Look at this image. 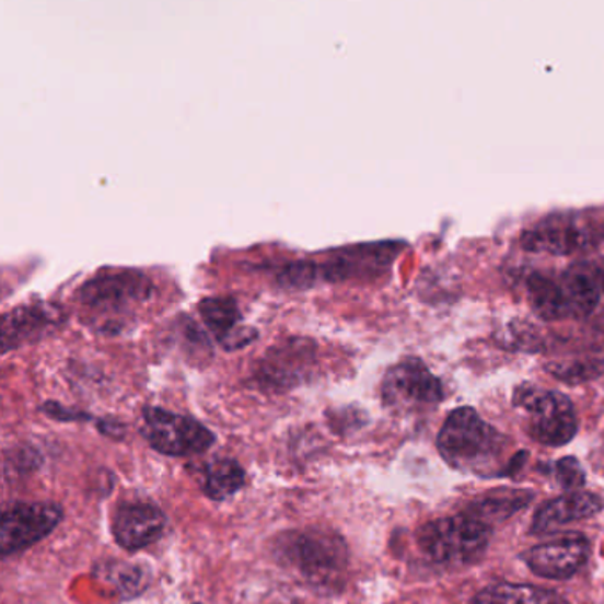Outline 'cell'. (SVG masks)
I'll return each instance as SVG.
<instances>
[{
	"label": "cell",
	"instance_id": "52a82bcc",
	"mask_svg": "<svg viewBox=\"0 0 604 604\" xmlns=\"http://www.w3.org/2000/svg\"><path fill=\"white\" fill-rule=\"evenodd\" d=\"M153 282L136 270L103 271L79 289L77 298L85 311L105 320L103 326H117V320L153 297Z\"/></svg>",
	"mask_w": 604,
	"mask_h": 604
},
{
	"label": "cell",
	"instance_id": "ba28073f",
	"mask_svg": "<svg viewBox=\"0 0 604 604\" xmlns=\"http://www.w3.org/2000/svg\"><path fill=\"white\" fill-rule=\"evenodd\" d=\"M512 403L525 414L528 437L541 445H566L577 437V411L571 399L560 392L521 385L514 392Z\"/></svg>",
	"mask_w": 604,
	"mask_h": 604
},
{
	"label": "cell",
	"instance_id": "7c38bea8",
	"mask_svg": "<svg viewBox=\"0 0 604 604\" xmlns=\"http://www.w3.org/2000/svg\"><path fill=\"white\" fill-rule=\"evenodd\" d=\"M591 555L589 541L581 535H566L528 549L523 558L534 574L546 580H568L585 568Z\"/></svg>",
	"mask_w": 604,
	"mask_h": 604
},
{
	"label": "cell",
	"instance_id": "4fadbf2b",
	"mask_svg": "<svg viewBox=\"0 0 604 604\" xmlns=\"http://www.w3.org/2000/svg\"><path fill=\"white\" fill-rule=\"evenodd\" d=\"M165 514L148 502L121 503L114 512L112 532L117 544L128 551L156 543L165 531Z\"/></svg>",
	"mask_w": 604,
	"mask_h": 604
},
{
	"label": "cell",
	"instance_id": "7402d4cb",
	"mask_svg": "<svg viewBox=\"0 0 604 604\" xmlns=\"http://www.w3.org/2000/svg\"><path fill=\"white\" fill-rule=\"evenodd\" d=\"M557 479L566 489V493L580 491L585 486V469L581 468L580 463L574 457H562L557 461Z\"/></svg>",
	"mask_w": 604,
	"mask_h": 604
},
{
	"label": "cell",
	"instance_id": "9c48e42d",
	"mask_svg": "<svg viewBox=\"0 0 604 604\" xmlns=\"http://www.w3.org/2000/svg\"><path fill=\"white\" fill-rule=\"evenodd\" d=\"M140 432L154 451L165 456H197L214 443L213 432L202 423L162 408L144 409Z\"/></svg>",
	"mask_w": 604,
	"mask_h": 604
},
{
	"label": "cell",
	"instance_id": "603a6c76",
	"mask_svg": "<svg viewBox=\"0 0 604 604\" xmlns=\"http://www.w3.org/2000/svg\"><path fill=\"white\" fill-rule=\"evenodd\" d=\"M43 409H45V414L50 415V417H54L56 420H88V415L84 414H74V411H71V409L62 408L61 405H57V403H47V405L43 406Z\"/></svg>",
	"mask_w": 604,
	"mask_h": 604
},
{
	"label": "cell",
	"instance_id": "8992f818",
	"mask_svg": "<svg viewBox=\"0 0 604 604\" xmlns=\"http://www.w3.org/2000/svg\"><path fill=\"white\" fill-rule=\"evenodd\" d=\"M604 243V214L601 211H564L544 217L521 236L526 251L551 256H574L594 251Z\"/></svg>",
	"mask_w": 604,
	"mask_h": 604
},
{
	"label": "cell",
	"instance_id": "d6986e66",
	"mask_svg": "<svg viewBox=\"0 0 604 604\" xmlns=\"http://www.w3.org/2000/svg\"><path fill=\"white\" fill-rule=\"evenodd\" d=\"M469 604H568L551 591L525 583H497L475 595Z\"/></svg>",
	"mask_w": 604,
	"mask_h": 604
},
{
	"label": "cell",
	"instance_id": "7a4b0ae2",
	"mask_svg": "<svg viewBox=\"0 0 604 604\" xmlns=\"http://www.w3.org/2000/svg\"><path fill=\"white\" fill-rule=\"evenodd\" d=\"M532 309L543 320L591 316L604 297V265L581 260L558 277L535 274L528 280Z\"/></svg>",
	"mask_w": 604,
	"mask_h": 604
},
{
	"label": "cell",
	"instance_id": "e0dca14e",
	"mask_svg": "<svg viewBox=\"0 0 604 604\" xmlns=\"http://www.w3.org/2000/svg\"><path fill=\"white\" fill-rule=\"evenodd\" d=\"M311 358V342L300 339L288 340L286 345H280L268 353L265 365L259 371L260 380L268 385H294L300 380V371L307 368Z\"/></svg>",
	"mask_w": 604,
	"mask_h": 604
},
{
	"label": "cell",
	"instance_id": "277c9868",
	"mask_svg": "<svg viewBox=\"0 0 604 604\" xmlns=\"http://www.w3.org/2000/svg\"><path fill=\"white\" fill-rule=\"evenodd\" d=\"M399 252L395 243H368L339 252L330 259L297 260L280 270L277 282L280 288L303 291L323 282H345V280L374 277L391 266Z\"/></svg>",
	"mask_w": 604,
	"mask_h": 604
},
{
	"label": "cell",
	"instance_id": "5bb4252c",
	"mask_svg": "<svg viewBox=\"0 0 604 604\" xmlns=\"http://www.w3.org/2000/svg\"><path fill=\"white\" fill-rule=\"evenodd\" d=\"M200 317L214 340L228 351L247 348L256 339L257 330L243 325L242 311L234 298H205L199 303Z\"/></svg>",
	"mask_w": 604,
	"mask_h": 604
},
{
	"label": "cell",
	"instance_id": "8fae6325",
	"mask_svg": "<svg viewBox=\"0 0 604 604\" xmlns=\"http://www.w3.org/2000/svg\"><path fill=\"white\" fill-rule=\"evenodd\" d=\"M61 520L62 509L57 503H14L0 521V554L10 557L31 548L50 535Z\"/></svg>",
	"mask_w": 604,
	"mask_h": 604
},
{
	"label": "cell",
	"instance_id": "5b68a950",
	"mask_svg": "<svg viewBox=\"0 0 604 604\" xmlns=\"http://www.w3.org/2000/svg\"><path fill=\"white\" fill-rule=\"evenodd\" d=\"M491 526L466 512L428 521L417 532L420 551L438 566L460 568L479 562L488 551Z\"/></svg>",
	"mask_w": 604,
	"mask_h": 604
},
{
	"label": "cell",
	"instance_id": "3957f363",
	"mask_svg": "<svg viewBox=\"0 0 604 604\" xmlns=\"http://www.w3.org/2000/svg\"><path fill=\"white\" fill-rule=\"evenodd\" d=\"M275 555L314 589H337L348 569V544L326 528L288 532L275 544Z\"/></svg>",
	"mask_w": 604,
	"mask_h": 604
},
{
	"label": "cell",
	"instance_id": "2e32d148",
	"mask_svg": "<svg viewBox=\"0 0 604 604\" xmlns=\"http://www.w3.org/2000/svg\"><path fill=\"white\" fill-rule=\"evenodd\" d=\"M603 500L591 491H571L562 497L554 498L544 503L539 511L535 512L532 521V534H546L557 531L560 526L569 525L574 521L586 520L601 512Z\"/></svg>",
	"mask_w": 604,
	"mask_h": 604
},
{
	"label": "cell",
	"instance_id": "6da1fadb",
	"mask_svg": "<svg viewBox=\"0 0 604 604\" xmlns=\"http://www.w3.org/2000/svg\"><path fill=\"white\" fill-rule=\"evenodd\" d=\"M507 440L489 426L474 408H457L446 417L438 434V452L463 474L503 477L507 465Z\"/></svg>",
	"mask_w": 604,
	"mask_h": 604
},
{
	"label": "cell",
	"instance_id": "9a60e30c",
	"mask_svg": "<svg viewBox=\"0 0 604 604\" xmlns=\"http://www.w3.org/2000/svg\"><path fill=\"white\" fill-rule=\"evenodd\" d=\"M61 325V314L47 303H31L5 312L2 320V353L36 342Z\"/></svg>",
	"mask_w": 604,
	"mask_h": 604
},
{
	"label": "cell",
	"instance_id": "44dd1931",
	"mask_svg": "<svg viewBox=\"0 0 604 604\" xmlns=\"http://www.w3.org/2000/svg\"><path fill=\"white\" fill-rule=\"evenodd\" d=\"M548 371L557 380L568 383L591 382L600 378L604 372V363L600 360H586V362L555 363L549 365Z\"/></svg>",
	"mask_w": 604,
	"mask_h": 604
},
{
	"label": "cell",
	"instance_id": "ac0fdd59",
	"mask_svg": "<svg viewBox=\"0 0 604 604\" xmlns=\"http://www.w3.org/2000/svg\"><path fill=\"white\" fill-rule=\"evenodd\" d=\"M532 500V493L528 491H516V489H500L495 493L469 503L466 514L477 518L486 525H495L509 520L512 514H516L523 507L528 506Z\"/></svg>",
	"mask_w": 604,
	"mask_h": 604
},
{
	"label": "cell",
	"instance_id": "ffe728a7",
	"mask_svg": "<svg viewBox=\"0 0 604 604\" xmlns=\"http://www.w3.org/2000/svg\"><path fill=\"white\" fill-rule=\"evenodd\" d=\"M245 486V469L234 460H214L202 474V489L214 500L222 502Z\"/></svg>",
	"mask_w": 604,
	"mask_h": 604
},
{
	"label": "cell",
	"instance_id": "30bf717a",
	"mask_svg": "<svg viewBox=\"0 0 604 604\" xmlns=\"http://www.w3.org/2000/svg\"><path fill=\"white\" fill-rule=\"evenodd\" d=\"M443 385L419 358H405L386 371L382 399L394 411H417L442 403Z\"/></svg>",
	"mask_w": 604,
	"mask_h": 604
}]
</instances>
